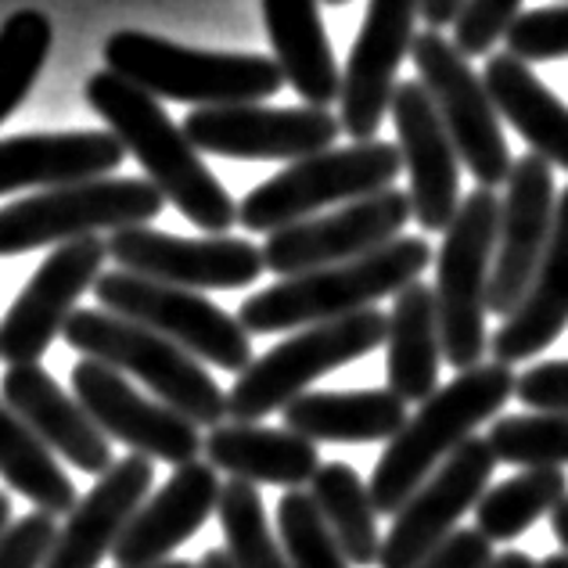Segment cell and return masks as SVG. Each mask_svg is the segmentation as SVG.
<instances>
[{"label":"cell","instance_id":"cell-1","mask_svg":"<svg viewBox=\"0 0 568 568\" xmlns=\"http://www.w3.org/2000/svg\"><path fill=\"white\" fill-rule=\"evenodd\" d=\"M87 104L109 123L123 148L144 166L162 199L176 205L205 234H227L237 223V205L213 170L205 166L199 148L187 141L184 126H176L141 87H133L112 69H101L87 80Z\"/></svg>","mask_w":568,"mask_h":568},{"label":"cell","instance_id":"cell-2","mask_svg":"<svg viewBox=\"0 0 568 568\" xmlns=\"http://www.w3.org/2000/svg\"><path fill=\"white\" fill-rule=\"evenodd\" d=\"M515 382L518 378L511 367L489 361L460 371L450 385L428 396L399 428V436L388 439L367 483L378 515H396L414 497V489L475 436L478 425L497 417L504 403L515 396Z\"/></svg>","mask_w":568,"mask_h":568},{"label":"cell","instance_id":"cell-3","mask_svg":"<svg viewBox=\"0 0 568 568\" xmlns=\"http://www.w3.org/2000/svg\"><path fill=\"white\" fill-rule=\"evenodd\" d=\"M432 263L425 237H396L361 260L321 266V271L281 277L271 288L248 295L237 321L248 335H277L371 310L385 295H399Z\"/></svg>","mask_w":568,"mask_h":568},{"label":"cell","instance_id":"cell-4","mask_svg":"<svg viewBox=\"0 0 568 568\" xmlns=\"http://www.w3.org/2000/svg\"><path fill=\"white\" fill-rule=\"evenodd\" d=\"M104 62L152 98L220 109V104H260L288 80L277 58L199 51L138 29H119L104 40Z\"/></svg>","mask_w":568,"mask_h":568},{"label":"cell","instance_id":"cell-5","mask_svg":"<svg viewBox=\"0 0 568 568\" xmlns=\"http://www.w3.org/2000/svg\"><path fill=\"white\" fill-rule=\"evenodd\" d=\"M62 338L91 361L141 378L166 407L184 414L187 422L209 428L227 422V393L216 385V378L202 367L199 356H191L152 327L109 310H77Z\"/></svg>","mask_w":568,"mask_h":568},{"label":"cell","instance_id":"cell-6","mask_svg":"<svg viewBox=\"0 0 568 568\" xmlns=\"http://www.w3.org/2000/svg\"><path fill=\"white\" fill-rule=\"evenodd\" d=\"M403 173L399 144L353 141L310 159L288 162L271 181L252 187L237 202V223L252 234H274L298 220L317 216L324 205H349L396 184Z\"/></svg>","mask_w":568,"mask_h":568},{"label":"cell","instance_id":"cell-7","mask_svg":"<svg viewBox=\"0 0 568 568\" xmlns=\"http://www.w3.org/2000/svg\"><path fill=\"white\" fill-rule=\"evenodd\" d=\"M388 338V313L361 310L353 317L310 324L292 338L277 342L260 361H252L242 375L234 378L227 393V417L231 422H263L266 414L284 410L306 388L332 375V371L356 364L361 356L375 353Z\"/></svg>","mask_w":568,"mask_h":568},{"label":"cell","instance_id":"cell-8","mask_svg":"<svg viewBox=\"0 0 568 568\" xmlns=\"http://www.w3.org/2000/svg\"><path fill=\"white\" fill-rule=\"evenodd\" d=\"M166 199L141 176H98V181L48 187L11 205H0V256H22L43 245H65L101 231L148 227Z\"/></svg>","mask_w":568,"mask_h":568},{"label":"cell","instance_id":"cell-9","mask_svg":"<svg viewBox=\"0 0 568 568\" xmlns=\"http://www.w3.org/2000/svg\"><path fill=\"white\" fill-rule=\"evenodd\" d=\"M500 199L489 187H475L460 202V213L443 234L436 256V303L443 327L446 364L471 371L489 349L486 313H489V277L497 256Z\"/></svg>","mask_w":568,"mask_h":568},{"label":"cell","instance_id":"cell-10","mask_svg":"<svg viewBox=\"0 0 568 568\" xmlns=\"http://www.w3.org/2000/svg\"><path fill=\"white\" fill-rule=\"evenodd\" d=\"M94 295L101 310L152 327L191 356H199L202 364L234 371V375H242L252 364V335L245 332V324L209 303L202 292L176 288V284H162L130 271H109L98 277Z\"/></svg>","mask_w":568,"mask_h":568},{"label":"cell","instance_id":"cell-11","mask_svg":"<svg viewBox=\"0 0 568 568\" xmlns=\"http://www.w3.org/2000/svg\"><path fill=\"white\" fill-rule=\"evenodd\" d=\"M410 58L417 65V80L425 83L432 104L439 109L446 130L457 144L460 162L478 181V187H497L507 184V176L515 170L511 148L504 141L500 112L493 104L486 80L468 65V58L457 51L450 37H443L439 29L414 37Z\"/></svg>","mask_w":568,"mask_h":568},{"label":"cell","instance_id":"cell-12","mask_svg":"<svg viewBox=\"0 0 568 568\" xmlns=\"http://www.w3.org/2000/svg\"><path fill=\"white\" fill-rule=\"evenodd\" d=\"M410 191L385 187L371 194V199L335 209V213L298 220L292 227L266 234V271H274L277 277H295L321 271V266L361 260L367 252L403 237V227L410 223Z\"/></svg>","mask_w":568,"mask_h":568},{"label":"cell","instance_id":"cell-13","mask_svg":"<svg viewBox=\"0 0 568 568\" xmlns=\"http://www.w3.org/2000/svg\"><path fill=\"white\" fill-rule=\"evenodd\" d=\"M187 141L209 155L256 159V162H298L335 148L342 123L317 104L271 109V104H220L194 109L184 119Z\"/></svg>","mask_w":568,"mask_h":568},{"label":"cell","instance_id":"cell-14","mask_svg":"<svg viewBox=\"0 0 568 568\" xmlns=\"http://www.w3.org/2000/svg\"><path fill=\"white\" fill-rule=\"evenodd\" d=\"M104 260H109V242L101 234H91L58 245L40 263V271L29 277L22 295L0 321V356L11 367L37 364L54 346V338L65 335L80 295L98 284Z\"/></svg>","mask_w":568,"mask_h":568},{"label":"cell","instance_id":"cell-15","mask_svg":"<svg viewBox=\"0 0 568 568\" xmlns=\"http://www.w3.org/2000/svg\"><path fill=\"white\" fill-rule=\"evenodd\" d=\"M500 460L489 439L471 436L460 450L443 460L414 497L393 515V529L382 540L378 568H417L446 536L457 532V521L478 507L489 486V475Z\"/></svg>","mask_w":568,"mask_h":568},{"label":"cell","instance_id":"cell-16","mask_svg":"<svg viewBox=\"0 0 568 568\" xmlns=\"http://www.w3.org/2000/svg\"><path fill=\"white\" fill-rule=\"evenodd\" d=\"M109 256L119 271L152 277L191 292L248 288L266 271L263 248L245 237H176L155 227H126L109 234Z\"/></svg>","mask_w":568,"mask_h":568},{"label":"cell","instance_id":"cell-17","mask_svg":"<svg viewBox=\"0 0 568 568\" xmlns=\"http://www.w3.org/2000/svg\"><path fill=\"white\" fill-rule=\"evenodd\" d=\"M72 396L83 403V410L94 417V425L109 439L126 443L133 454L166 460L181 468L199 460L205 439L194 422L176 414L162 399H148L126 382L123 371L101 361H83L72 367Z\"/></svg>","mask_w":568,"mask_h":568},{"label":"cell","instance_id":"cell-18","mask_svg":"<svg viewBox=\"0 0 568 568\" xmlns=\"http://www.w3.org/2000/svg\"><path fill=\"white\" fill-rule=\"evenodd\" d=\"M558 191L555 166L536 152L515 159L507 176V194L500 199V227H497V256L489 277V313L511 317L526 298L529 284L540 266L550 231H555Z\"/></svg>","mask_w":568,"mask_h":568},{"label":"cell","instance_id":"cell-19","mask_svg":"<svg viewBox=\"0 0 568 568\" xmlns=\"http://www.w3.org/2000/svg\"><path fill=\"white\" fill-rule=\"evenodd\" d=\"M422 0H371L364 26L342 72V112L338 123L353 141H378V126L393 109L396 72L403 54L414 48V19Z\"/></svg>","mask_w":568,"mask_h":568},{"label":"cell","instance_id":"cell-20","mask_svg":"<svg viewBox=\"0 0 568 568\" xmlns=\"http://www.w3.org/2000/svg\"><path fill=\"white\" fill-rule=\"evenodd\" d=\"M393 123L399 138V155L410 176V205L417 227L428 234H446L460 213V155L446 130L439 109L432 104L422 80H403L393 94Z\"/></svg>","mask_w":568,"mask_h":568},{"label":"cell","instance_id":"cell-21","mask_svg":"<svg viewBox=\"0 0 568 568\" xmlns=\"http://www.w3.org/2000/svg\"><path fill=\"white\" fill-rule=\"evenodd\" d=\"M155 483L152 457L126 454L98 475L91 493L72 507L65 529H58L43 568H98L104 555H112L119 536L126 532L130 518L141 511L148 489Z\"/></svg>","mask_w":568,"mask_h":568},{"label":"cell","instance_id":"cell-22","mask_svg":"<svg viewBox=\"0 0 568 568\" xmlns=\"http://www.w3.org/2000/svg\"><path fill=\"white\" fill-rule=\"evenodd\" d=\"M223 483L209 460L173 468L155 497L141 504V511L130 518L126 532L119 536L112 558L119 568H141L166 561L181 544L199 532L209 515H216Z\"/></svg>","mask_w":568,"mask_h":568},{"label":"cell","instance_id":"cell-23","mask_svg":"<svg viewBox=\"0 0 568 568\" xmlns=\"http://www.w3.org/2000/svg\"><path fill=\"white\" fill-rule=\"evenodd\" d=\"M0 399H4L54 454H62L72 468H80L87 475H104L115 465L109 436H104L94 425V417L83 410V403L77 396H69L40 364L8 367V375L0 378Z\"/></svg>","mask_w":568,"mask_h":568},{"label":"cell","instance_id":"cell-24","mask_svg":"<svg viewBox=\"0 0 568 568\" xmlns=\"http://www.w3.org/2000/svg\"><path fill=\"white\" fill-rule=\"evenodd\" d=\"M126 148L112 130L22 133L0 141V194L98 181L123 166Z\"/></svg>","mask_w":568,"mask_h":568},{"label":"cell","instance_id":"cell-25","mask_svg":"<svg viewBox=\"0 0 568 568\" xmlns=\"http://www.w3.org/2000/svg\"><path fill=\"white\" fill-rule=\"evenodd\" d=\"M568 327V187L558 194V213H555V231L536 277L529 284L526 298L518 303L511 317L489 338L493 361L500 364H521L540 356L547 346H555L561 332Z\"/></svg>","mask_w":568,"mask_h":568},{"label":"cell","instance_id":"cell-26","mask_svg":"<svg viewBox=\"0 0 568 568\" xmlns=\"http://www.w3.org/2000/svg\"><path fill=\"white\" fill-rule=\"evenodd\" d=\"M202 454L216 471H227L252 486L303 489L321 471L317 443L303 439L292 428H266L252 422H223L209 428Z\"/></svg>","mask_w":568,"mask_h":568},{"label":"cell","instance_id":"cell-27","mask_svg":"<svg viewBox=\"0 0 568 568\" xmlns=\"http://www.w3.org/2000/svg\"><path fill=\"white\" fill-rule=\"evenodd\" d=\"M443 327L436 288L425 281L407 284L388 310L385 338V378L403 403H425L439 393L443 367Z\"/></svg>","mask_w":568,"mask_h":568},{"label":"cell","instance_id":"cell-28","mask_svg":"<svg viewBox=\"0 0 568 568\" xmlns=\"http://www.w3.org/2000/svg\"><path fill=\"white\" fill-rule=\"evenodd\" d=\"M266 37L292 91L306 104L327 109L342 98V69L324 33L321 0H263Z\"/></svg>","mask_w":568,"mask_h":568},{"label":"cell","instance_id":"cell-29","mask_svg":"<svg viewBox=\"0 0 568 568\" xmlns=\"http://www.w3.org/2000/svg\"><path fill=\"white\" fill-rule=\"evenodd\" d=\"M284 425L310 443H388L410 422L393 388L303 393L281 410Z\"/></svg>","mask_w":568,"mask_h":568},{"label":"cell","instance_id":"cell-30","mask_svg":"<svg viewBox=\"0 0 568 568\" xmlns=\"http://www.w3.org/2000/svg\"><path fill=\"white\" fill-rule=\"evenodd\" d=\"M483 80L500 119L518 130V138L550 166L568 170V104L547 91L532 65L507 51L489 54Z\"/></svg>","mask_w":568,"mask_h":568},{"label":"cell","instance_id":"cell-31","mask_svg":"<svg viewBox=\"0 0 568 568\" xmlns=\"http://www.w3.org/2000/svg\"><path fill=\"white\" fill-rule=\"evenodd\" d=\"M0 478L48 515H72L77 486L54 460V450L0 399Z\"/></svg>","mask_w":568,"mask_h":568},{"label":"cell","instance_id":"cell-32","mask_svg":"<svg viewBox=\"0 0 568 568\" xmlns=\"http://www.w3.org/2000/svg\"><path fill=\"white\" fill-rule=\"evenodd\" d=\"M313 500H317L327 529L335 532L338 547L346 550L353 568H378L382 540L378 536V507L371 500V486L346 460H327L313 475Z\"/></svg>","mask_w":568,"mask_h":568},{"label":"cell","instance_id":"cell-33","mask_svg":"<svg viewBox=\"0 0 568 568\" xmlns=\"http://www.w3.org/2000/svg\"><path fill=\"white\" fill-rule=\"evenodd\" d=\"M568 497V475L565 468H521L518 475L489 486L475 507L478 532L489 536L493 544L518 540L521 532L532 529L544 515Z\"/></svg>","mask_w":568,"mask_h":568},{"label":"cell","instance_id":"cell-34","mask_svg":"<svg viewBox=\"0 0 568 568\" xmlns=\"http://www.w3.org/2000/svg\"><path fill=\"white\" fill-rule=\"evenodd\" d=\"M216 515L223 540H227V555L237 568H292L271 521H266L260 489L252 483H242V478L223 483Z\"/></svg>","mask_w":568,"mask_h":568},{"label":"cell","instance_id":"cell-35","mask_svg":"<svg viewBox=\"0 0 568 568\" xmlns=\"http://www.w3.org/2000/svg\"><path fill=\"white\" fill-rule=\"evenodd\" d=\"M51 43H54L51 19L37 8L14 11L0 26V123L33 91L40 69L51 54Z\"/></svg>","mask_w":568,"mask_h":568},{"label":"cell","instance_id":"cell-36","mask_svg":"<svg viewBox=\"0 0 568 568\" xmlns=\"http://www.w3.org/2000/svg\"><path fill=\"white\" fill-rule=\"evenodd\" d=\"M497 460L515 468H565L568 465V414H511L489 425Z\"/></svg>","mask_w":568,"mask_h":568},{"label":"cell","instance_id":"cell-37","mask_svg":"<svg viewBox=\"0 0 568 568\" xmlns=\"http://www.w3.org/2000/svg\"><path fill=\"white\" fill-rule=\"evenodd\" d=\"M277 532L292 568H353L306 489H284L277 500Z\"/></svg>","mask_w":568,"mask_h":568},{"label":"cell","instance_id":"cell-38","mask_svg":"<svg viewBox=\"0 0 568 568\" xmlns=\"http://www.w3.org/2000/svg\"><path fill=\"white\" fill-rule=\"evenodd\" d=\"M507 54L521 62H558L568 58V4L521 11L507 33Z\"/></svg>","mask_w":568,"mask_h":568},{"label":"cell","instance_id":"cell-39","mask_svg":"<svg viewBox=\"0 0 568 568\" xmlns=\"http://www.w3.org/2000/svg\"><path fill=\"white\" fill-rule=\"evenodd\" d=\"M526 0H465L457 22H454V43L465 58H483L493 51V43L507 40L511 26L518 22Z\"/></svg>","mask_w":568,"mask_h":568},{"label":"cell","instance_id":"cell-40","mask_svg":"<svg viewBox=\"0 0 568 568\" xmlns=\"http://www.w3.org/2000/svg\"><path fill=\"white\" fill-rule=\"evenodd\" d=\"M58 540L54 515L29 511L0 536V568H43Z\"/></svg>","mask_w":568,"mask_h":568},{"label":"cell","instance_id":"cell-41","mask_svg":"<svg viewBox=\"0 0 568 568\" xmlns=\"http://www.w3.org/2000/svg\"><path fill=\"white\" fill-rule=\"evenodd\" d=\"M518 403L547 414H568V361H547L526 367L515 382Z\"/></svg>","mask_w":568,"mask_h":568},{"label":"cell","instance_id":"cell-42","mask_svg":"<svg viewBox=\"0 0 568 568\" xmlns=\"http://www.w3.org/2000/svg\"><path fill=\"white\" fill-rule=\"evenodd\" d=\"M493 561V540L478 529H457L432 550L417 568H486Z\"/></svg>","mask_w":568,"mask_h":568},{"label":"cell","instance_id":"cell-43","mask_svg":"<svg viewBox=\"0 0 568 568\" xmlns=\"http://www.w3.org/2000/svg\"><path fill=\"white\" fill-rule=\"evenodd\" d=\"M465 0H422V19L428 22V29H443L454 26Z\"/></svg>","mask_w":568,"mask_h":568},{"label":"cell","instance_id":"cell-44","mask_svg":"<svg viewBox=\"0 0 568 568\" xmlns=\"http://www.w3.org/2000/svg\"><path fill=\"white\" fill-rule=\"evenodd\" d=\"M486 568H540V565H536L526 550H504V555H497Z\"/></svg>","mask_w":568,"mask_h":568},{"label":"cell","instance_id":"cell-45","mask_svg":"<svg viewBox=\"0 0 568 568\" xmlns=\"http://www.w3.org/2000/svg\"><path fill=\"white\" fill-rule=\"evenodd\" d=\"M550 529H555V540L565 547V555H568V497L550 511Z\"/></svg>","mask_w":568,"mask_h":568},{"label":"cell","instance_id":"cell-46","mask_svg":"<svg viewBox=\"0 0 568 568\" xmlns=\"http://www.w3.org/2000/svg\"><path fill=\"white\" fill-rule=\"evenodd\" d=\"M199 568H237V565L227 555V547H209L202 555V561H199Z\"/></svg>","mask_w":568,"mask_h":568},{"label":"cell","instance_id":"cell-47","mask_svg":"<svg viewBox=\"0 0 568 568\" xmlns=\"http://www.w3.org/2000/svg\"><path fill=\"white\" fill-rule=\"evenodd\" d=\"M8 526H11V497L8 493H0V536L8 532Z\"/></svg>","mask_w":568,"mask_h":568},{"label":"cell","instance_id":"cell-48","mask_svg":"<svg viewBox=\"0 0 568 568\" xmlns=\"http://www.w3.org/2000/svg\"><path fill=\"white\" fill-rule=\"evenodd\" d=\"M540 568H568V555L561 550V555H550L547 561H540Z\"/></svg>","mask_w":568,"mask_h":568},{"label":"cell","instance_id":"cell-49","mask_svg":"<svg viewBox=\"0 0 568 568\" xmlns=\"http://www.w3.org/2000/svg\"><path fill=\"white\" fill-rule=\"evenodd\" d=\"M141 568H199V565H191V561H155V565H141Z\"/></svg>","mask_w":568,"mask_h":568},{"label":"cell","instance_id":"cell-50","mask_svg":"<svg viewBox=\"0 0 568 568\" xmlns=\"http://www.w3.org/2000/svg\"><path fill=\"white\" fill-rule=\"evenodd\" d=\"M324 4H346V0H324Z\"/></svg>","mask_w":568,"mask_h":568}]
</instances>
